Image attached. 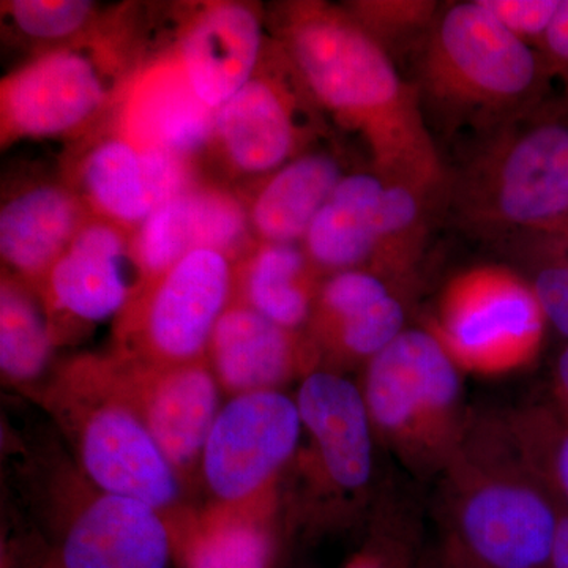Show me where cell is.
<instances>
[{
	"label": "cell",
	"mask_w": 568,
	"mask_h": 568,
	"mask_svg": "<svg viewBox=\"0 0 568 568\" xmlns=\"http://www.w3.org/2000/svg\"><path fill=\"white\" fill-rule=\"evenodd\" d=\"M91 216L62 175L14 185L0 207L2 271L37 290Z\"/></svg>",
	"instance_id": "obj_22"
},
{
	"label": "cell",
	"mask_w": 568,
	"mask_h": 568,
	"mask_svg": "<svg viewBox=\"0 0 568 568\" xmlns=\"http://www.w3.org/2000/svg\"><path fill=\"white\" fill-rule=\"evenodd\" d=\"M207 361L231 398L280 390L320 369V357L304 331L282 327L234 301L213 331Z\"/></svg>",
	"instance_id": "obj_20"
},
{
	"label": "cell",
	"mask_w": 568,
	"mask_h": 568,
	"mask_svg": "<svg viewBox=\"0 0 568 568\" xmlns=\"http://www.w3.org/2000/svg\"><path fill=\"white\" fill-rule=\"evenodd\" d=\"M263 7L237 0L178 3L170 52L196 95L219 110L253 77L268 33Z\"/></svg>",
	"instance_id": "obj_17"
},
{
	"label": "cell",
	"mask_w": 568,
	"mask_h": 568,
	"mask_svg": "<svg viewBox=\"0 0 568 568\" xmlns=\"http://www.w3.org/2000/svg\"><path fill=\"white\" fill-rule=\"evenodd\" d=\"M41 399L69 437L89 484L148 504L171 529L192 514L173 466L123 396L110 354L71 358Z\"/></svg>",
	"instance_id": "obj_6"
},
{
	"label": "cell",
	"mask_w": 568,
	"mask_h": 568,
	"mask_svg": "<svg viewBox=\"0 0 568 568\" xmlns=\"http://www.w3.org/2000/svg\"><path fill=\"white\" fill-rule=\"evenodd\" d=\"M39 568H44L43 566H40Z\"/></svg>",
	"instance_id": "obj_38"
},
{
	"label": "cell",
	"mask_w": 568,
	"mask_h": 568,
	"mask_svg": "<svg viewBox=\"0 0 568 568\" xmlns=\"http://www.w3.org/2000/svg\"><path fill=\"white\" fill-rule=\"evenodd\" d=\"M463 372L428 328H406L365 366L366 410L376 440L416 476H440L473 414Z\"/></svg>",
	"instance_id": "obj_7"
},
{
	"label": "cell",
	"mask_w": 568,
	"mask_h": 568,
	"mask_svg": "<svg viewBox=\"0 0 568 568\" xmlns=\"http://www.w3.org/2000/svg\"><path fill=\"white\" fill-rule=\"evenodd\" d=\"M215 112L196 95L166 51L133 74L112 118L142 145L173 153L203 170Z\"/></svg>",
	"instance_id": "obj_21"
},
{
	"label": "cell",
	"mask_w": 568,
	"mask_h": 568,
	"mask_svg": "<svg viewBox=\"0 0 568 568\" xmlns=\"http://www.w3.org/2000/svg\"><path fill=\"white\" fill-rule=\"evenodd\" d=\"M110 355L126 402L173 466L182 487L193 488L201 480L205 443L222 409V387L207 358L159 368Z\"/></svg>",
	"instance_id": "obj_16"
},
{
	"label": "cell",
	"mask_w": 568,
	"mask_h": 568,
	"mask_svg": "<svg viewBox=\"0 0 568 568\" xmlns=\"http://www.w3.org/2000/svg\"><path fill=\"white\" fill-rule=\"evenodd\" d=\"M271 515L222 506L192 511L173 528L174 555L183 568H268Z\"/></svg>",
	"instance_id": "obj_25"
},
{
	"label": "cell",
	"mask_w": 568,
	"mask_h": 568,
	"mask_svg": "<svg viewBox=\"0 0 568 568\" xmlns=\"http://www.w3.org/2000/svg\"><path fill=\"white\" fill-rule=\"evenodd\" d=\"M295 402L308 437L298 455L305 507L320 521L347 519L364 507L375 470L376 435L361 387L316 369L301 381Z\"/></svg>",
	"instance_id": "obj_12"
},
{
	"label": "cell",
	"mask_w": 568,
	"mask_h": 568,
	"mask_svg": "<svg viewBox=\"0 0 568 568\" xmlns=\"http://www.w3.org/2000/svg\"><path fill=\"white\" fill-rule=\"evenodd\" d=\"M448 547L484 568H551L560 504L519 454L504 416H474L440 473Z\"/></svg>",
	"instance_id": "obj_4"
},
{
	"label": "cell",
	"mask_w": 568,
	"mask_h": 568,
	"mask_svg": "<svg viewBox=\"0 0 568 568\" xmlns=\"http://www.w3.org/2000/svg\"><path fill=\"white\" fill-rule=\"evenodd\" d=\"M324 278L302 244L257 242L234 264L233 301L282 327L305 331Z\"/></svg>",
	"instance_id": "obj_24"
},
{
	"label": "cell",
	"mask_w": 568,
	"mask_h": 568,
	"mask_svg": "<svg viewBox=\"0 0 568 568\" xmlns=\"http://www.w3.org/2000/svg\"><path fill=\"white\" fill-rule=\"evenodd\" d=\"M61 175L93 216L136 233L160 205L204 178L200 164L148 148L114 121L71 142Z\"/></svg>",
	"instance_id": "obj_14"
},
{
	"label": "cell",
	"mask_w": 568,
	"mask_h": 568,
	"mask_svg": "<svg viewBox=\"0 0 568 568\" xmlns=\"http://www.w3.org/2000/svg\"><path fill=\"white\" fill-rule=\"evenodd\" d=\"M414 69L426 122L447 136L495 132L547 103L555 81L540 52L480 0L440 6Z\"/></svg>",
	"instance_id": "obj_3"
},
{
	"label": "cell",
	"mask_w": 568,
	"mask_h": 568,
	"mask_svg": "<svg viewBox=\"0 0 568 568\" xmlns=\"http://www.w3.org/2000/svg\"><path fill=\"white\" fill-rule=\"evenodd\" d=\"M142 286L134 233L91 216L37 287L55 346L118 317Z\"/></svg>",
	"instance_id": "obj_15"
},
{
	"label": "cell",
	"mask_w": 568,
	"mask_h": 568,
	"mask_svg": "<svg viewBox=\"0 0 568 568\" xmlns=\"http://www.w3.org/2000/svg\"><path fill=\"white\" fill-rule=\"evenodd\" d=\"M551 568H568V510L564 507L560 508L558 532H556L555 548H552Z\"/></svg>",
	"instance_id": "obj_35"
},
{
	"label": "cell",
	"mask_w": 568,
	"mask_h": 568,
	"mask_svg": "<svg viewBox=\"0 0 568 568\" xmlns=\"http://www.w3.org/2000/svg\"><path fill=\"white\" fill-rule=\"evenodd\" d=\"M148 61L138 6L108 10L85 39L31 55L0 82L2 149L24 140L73 142L92 133Z\"/></svg>",
	"instance_id": "obj_5"
},
{
	"label": "cell",
	"mask_w": 568,
	"mask_h": 568,
	"mask_svg": "<svg viewBox=\"0 0 568 568\" xmlns=\"http://www.w3.org/2000/svg\"><path fill=\"white\" fill-rule=\"evenodd\" d=\"M432 204L424 194L372 170L346 173L302 246L324 276L372 272L399 294L416 280Z\"/></svg>",
	"instance_id": "obj_8"
},
{
	"label": "cell",
	"mask_w": 568,
	"mask_h": 568,
	"mask_svg": "<svg viewBox=\"0 0 568 568\" xmlns=\"http://www.w3.org/2000/svg\"><path fill=\"white\" fill-rule=\"evenodd\" d=\"M444 204L466 233L510 253L568 237L566 97L473 138L466 159L448 170Z\"/></svg>",
	"instance_id": "obj_2"
},
{
	"label": "cell",
	"mask_w": 568,
	"mask_h": 568,
	"mask_svg": "<svg viewBox=\"0 0 568 568\" xmlns=\"http://www.w3.org/2000/svg\"><path fill=\"white\" fill-rule=\"evenodd\" d=\"M538 52L547 62L552 80L562 84L564 97L568 100V0L560 3L558 14Z\"/></svg>",
	"instance_id": "obj_32"
},
{
	"label": "cell",
	"mask_w": 568,
	"mask_h": 568,
	"mask_svg": "<svg viewBox=\"0 0 568 568\" xmlns=\"http://www.w3.org/2000/svg\"><path fill=\"white\" fill-rule=\"evenodd\" d=\"M418 568H484L474 564L473 560L465 558L462 552H458L457 549L448 547L447 544H444L443 549H440L439 555H437V559L433 560L432 564H420Z\"/></svg>",
	"instance_id": "obj_36"
},
{
	"label": "cell",
	"mask_w": 568,
	"mask_h": 568,
	"mask_svg": "<svg viewBox=\"0 0 568 568\" xmlns=\"http://www.w3.org/2000/svg\"><path fill=\"white\" fill-rule=\"evenodd\" d=\"M234 263L196 250L140 287L115 317L111 354L142 366H174L207 358L220 317L233 302Z\"/></svg>",
	"instance_id": "obj_11"
},
{
	"label": "cell",
	"mask_w": 568,
	"mask_h": 568,
	"mask_svg": "<svg viewBox=\"0 0 568 568\" xmlns=\"http://www.w3.org/2000/svg\"><path fill=\"white\" fill-rule=\"evenodd\" d=\"M343 7L394 61L416 55L440 10L435 0H354Z\"/></svg>",
	"instance_id": "obj_29"
},
{
	"label": "cell",
	"mask_w": 568,
	"mask_h": 568,
	"mask_svg": "<svg viewBox=\"0 0 568 568\" xmlns=\"http://www.w3.org/2000/svg\"><path fill=\"white\" fill-rule=\"evenodd\" d=\"M267 29L317 106L336 125L357 134L373 173L416 190L432 203H444L448 166L426 122L417 85L403 78L394 59L343 3H276L267 14Z\"/></svg>",
	"instance_id": "obj_1"
},
{
	"label": "cell",
	"mask_w": 568,
	"mask_h": 568,
	"mask_svg": "<svg viewBox=\"0 0 568 568\" xmlns=\"http://www.w3.org/2000/svg\"><path fill=\"white\" fill-rule=\"evenodd\" d=\"M420 566V564H418ZM410 564L405 544L394 534H383L372 547L357 552L343 568H418Z\"/></svg>",
	"instance_id": "obj_33"
},
{
	"label": "cell",
	"mask_w": 568,
	"mask_h": 568,
	"mask_svg": "<svg viewBox=\"0 0 568 568\" xmlns=\"http://www.w3.org/2000/svg\"><path fill=\"white\" fill-rule=\"evenodd\" d=\"M106 11L85 0H9L2 2V26L32 55L77 43L91 36Z\"/></svg>",
	"instance_id": "obj_28"
},
{
	"label": "cell",
	"mask_w": 568,
	"mask_h": 568,
	"mask_svg": "<svg viewBox=\"0 0 568 568\" xmlns=\"http://www.w3.org/2000/svg\"><path fill=\"white\" fill-rule=\"evenodd\" d=\"M547 317L529 280L503 264L452 276L425 325L463 373L511 375L536 361Z\"/></svg>",
	"instance_id": "obj_10"
},
{
	"label": "cell",
	"mask_w": 568,
	"mask_h": 568,
	"mask_svg": "<svg viewBox=\"0 0 568 568\" xmlns=\"http://www.w3.org/2000/svg\"><path fill=\"white\" fill-rule=\"evenodd\" d=\"M302 436L297 402L282 390L233 396L204 447L201 481L211 506L272 514L276 485Z\"/></svg>",
	"instance_id": "obj_13"
},
{
	"label": "cell",
	"mask_w": 568,
	"mask_h": 568,
	"mask_svg": "<svg viewBox=\"0 0 568 568\" xmlns=\"http://www.w3.org/2000/svg\"><path fill=\"white\" fill-rule=\"evenodd\" d=\"M552 402L568 417V343L560 351L552 377Z\"/></svg>",
	"instance_id": "obj_34"
},
{
	"label": "cell",
	"mask_w": 568,
	"mask_h": 568,
	"mask_svg": "<svg viewBox=\"0 0 568 568\" xmlns=\"http://www.w3.org/2000/svg\"><path fill=\"white\" fill-rule=\"evenodd\" d=\"M50 320L31 284L2 271L0 276V369L14 386L43 375L55 349Z\"/></svg>",
	"instance_id": "obj_26"
},
{
	"label": "cell",
	"mask_w": 568,
	"mask_h": 568,
	"mask_svg": "<svg viewBox=\"0 0 568 568\" xmlns=\"http://www.w3.org/2000/svg\"><path fill=\"white\" fill-rule=\"evenodd\" d=\"M508 32L519 40L540 48L562 0H480Z\"/></svg>",
	"instance_id": "obj_31"
},
{
	"label": "cell",
	"mask_w": 568,
	"mask_h": 568,
	"mask_svg": "<svg viewBox=\"0 0 568 568\" xmlns=\"http://www.w3.org/2000/svg\"><path fill=\"white\" fill-rule=\"evenodd\" d=\"M2 568H13V562H11L10 555H7L6 551L2 552Z\"/></svg>",
	"instance_id": "obj_37"
},
{
	"label": "cell",
	"mask_w": 568,
	"mask_h": 568,
	"mask_svg": "<svg viewBox=\"0 0 568 568\" xmlns=\"http://www.w3.org/2000/svg\"><path fill=\"white\" fill-rule=\"evenodd\" d=\"M173 530L155 508L93 487L65 517L44 568H168Z\"/></svg>",
	"instance_id": "obj_18"
},
{
	"label": "cell",
	"mask_w": 568,
	"mask_h": 568,
	"mask_svg": "<svg viewBox=\"0 0 568 568\" xmlns=\"http://www.w3.org/2000/svg\"><path fill=\"white\" fill-rule=\"evenodd\" d=\"M519 454L568 510V417L549 402L529 403L504 414Z\"/></svg>",
	"instance_id": "obj_27"
},
{
	"label": "cell",
	"mask_w": 568,
	"mask_h": 568,
	"mask_svg": "<svg viewBox=\"0 0 568 568\" xmlns=\"http://www.w3.org/2000/svg\"><path fill=\"white\" fill-rule=\"evenodd\" d=\"M324 118L293 62L268 33L253 77L215 112L203 173L241 192L316 149L327 130Z\"/></svg>",
	"instance_id": "obj_9"
},
{
	"label": "cell",
	"mask_w": 568,
	"mask_h": 568,
	"mask_svg": "<svg viewBox=\"0 0 568 568\" xmlns=\"http://www.w3.org/2000/svg\"><path fill=\"white\" fill-rule=\"evenodd\" d=\"M345 174L335 152L313 149L241 190L256 241L302 244Z\"/></svg>",
	"instance_id": "obj_23"
},
{
	"label": "cell",
	"mask_w": 568,
	"mask_h": 568,
	"mask_svg": "<svg viewBox=\"0 0 568 568\" xmlns=\"http://www.w3.org/2000/svg\"><path fill=\"white\" fill-rule=\"evenodd\" d=\"M406 331L402 295L372 272L325 276L305 334L320 369L342 373L368 364Z\"/></svg>",
	"instance_id": "obj_19"
},
{
	"label": "cell",
	"mask_w": 568,
	"mask_h": 568,
	"mask_svg": "<svg viewBox=\"0 0 568 568\" xmlns=\"http://www.w3.org/2000/svg\"><path fill=\"white\" fill-rule=\"evenodd\" d=\"M519 256L532 267L529 283L545 317L568 339V237L545 239Z\"/></svg>",
	"instance_id": "obj_30"
}]
</instances>
